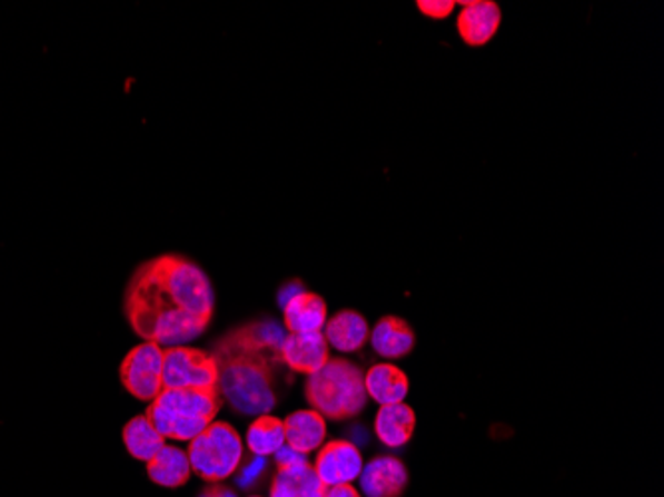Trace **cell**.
I'll return each instance as SVG.
<instances>
[{"mask_svg":"<svg viewBox=\"0 0 664 497\" xmlns=\"http://www.w3.org/2000/svg\"><path fill=\"white\" fill-rule=\"evenodd\" d=\"M214 287L204 269L181 255H159L138 267L126 291L131 329L159 347L199 337L214 317Z\"/></svg>","mask_w":664,"mask_h":497,"instance_id":"6da1fadb","label":"cell"},{"mask_svg":"<svg viewBox=\"0 0 664 497\" xmlns=\"http://www.w3.org/2000/svg\"><path fill=\"white\" fill-rule=\"evenodd\" d=\"M285 330L275 322H251L227 332L211 352L219 368V395L237 412L267 414L275 396V365L281 362L279 348Z\"/></svg>","mask_w":664,"mask_h":497,"instance_id":"7a4b0ae2","label":"cell"},{"mask_svg":"<svg viewBox=\"0 0 664 497\" xmlns=\"http://www.w3.org/2000/svg\"><path fill=\"white\" fill-rule=\"evenodd\" d=\"M221 404L217 388H163L146 418L163 438L191 441L216 420Z\"/></svg>","mask_w":664,"mask_h":497,"instance_id":"3957f363","label":"cell"},{"mask_svg":"<svg viewBox=\"0 0 664 497\" xmlns=\"http://www.w3.org/2000/svg\"><path fill=\"white\" fill-rule=\"evenodd\" d=\"M305 396L313 410L328 420H348L365 410V375L347 358H330L318 372L309 376Z\"/></svg>","mask_w":664,"mask_h":497,"instance_id":"277c9868","label":"cell"},{"mask_svg":"<svg viewBox=\"0 0 664 497\" xmlns=\"http://www.w3.org/2000/svg\"><path fill=\"white\" fill-rule=\"evenodd\" d=\"M191 471L209 484L234 476L244 458V440L231 424L211 423L189 441Z\"/></svg>","mask_w":664,"mask_h":497,"instance_id":"5b68a950","label":"cell"},{"mask_svg":"<svg viewBox=\"0 0 664 497\" xmlns=\"http://www.w3.org/2000/svg\"><path fill=\"white\" fill-rule=\"evenodd\" d=\"M123 388L141 402H153L163 390V348L143 340L131 348L120 366Z\"/></svg>","mask_w":664,"mask_h":497,"instance_id":"8992f818","label":"cell"},{"mask_svg":"<svg viewBox=\"0 0 664 497\" xmlns=\"http://www.w3.org/2000/svg\"><path fill=\"white\" fill-rule=\"evenodd\" d=\"M219 368L214 355L197 348L168 347L163 350V388H217Z\"/></svg>","mask_w":664,"mask_h":497,"instance_id":"52a82bcc","label":"cell"},{"mask_svg":"<svg viewBox=\"0 0 664 497\" xmlns=\"http://www.w3.org/2000/svg\"><path fill=\"white\" fill-rule=\"evenodd\" d=\"M363 468H365V461L360 450L348 440L328 441L318 450L317 460H315L318 479L327 488L353 484L356 478H360Z\"/></svg>","mask_w":664,"mask_h":497,"instance_id":"ba28073f","label":"cell"},{"mask_svg":"<svg viewBox=\"0 0 664 497\" xmlns=\"http://www.w3.org/2000/svg\"><path fill=\"white\" fill-rule=\"evenodd\" d=\"M279 357L283 365L289 366L293 372L315 375L330 360L327 338L323 332L287 335L283 338Z\"/></svg>","mask_w":664,"mask_h":497,"instance_id":"9c48e42d","label":"cell"},{"mask_svg":"<svg viewBox=\"0 0 664 497\" xmlns=\"http://www.w3.org/2000/svg\"><path fill=\"white\" fill-rule=\"evenodd\" d=\"M406 486V466L394 456H378L360 471V488L366 497H400Z\"/></svg>","mask_w":664,"mask_h":497,"instance_id":"30bf717a","label":"cell"},{"mask_svg":"<svg viewBox=\"0 0 664 497\" xmlns=\"http://www.w3.org/2000/svg\"><path fill=\"white\" fill-rule=\"evenodd\" d=\"M502 22V10L492 0L464 2L458 17V32L468 47H484L496 37Z\"/></svg>","mask_w":664,"mask_h":497,"instance_id":"8fae6325","label":"cell"},{"mask_svg":"<svg viewBox=\"0 0 664 497\" xmlns=\"http://www.w3.org/2000/svg\"><path fill=\"white\" fill-rule=\"evenodd\" d=\"M289 335L320 332L327 325V302L317 292L300 291L283 307Z\"/></svg>","mask_w":664,"mask_h":497,"instance_id":"7c38bea8","label":"cell"},{"mask_svg":"<svg viewBox=\"0 0 664 497\" xmlns=\"http://www.w3.org/2000/svg\"><path fill=\"white\" fill-rule=\"evenodd\" d=\"M283 424L287 448L300 456L318 450L327 436V424L317 410H297L287 416Z\"/></svg>","mask_w":664,"mask_h":497,"instance_id":"4fadbf2b","label":"cell"},{"mask_svg":"<svg viewBox=\"0 0 664 497\" xmlns=\"http://www.w3.org/2000/svg\"><path fill=\"white\" fill-rule=\"evenodd\" d=\"M325 491L327 486L305 458L283 466L272 478L271 497H325Z\"/></svg>","mask_w":664,"mask_h":497,"instance_id":"5bb4252c","label":"cell"},{"mask_svg":"<svg viewBox=\"0 0 664 497\" xmlns=\"http://www.w3.org/2000/svg\"><path fill=\"white\" fill-rule=\"evenodd\" d=\"M375 430L386 448H403L416 430V412L408 404H386L376 414Z\"/></svg>","mask_w":664,"mask_h":497,"instance_id":"9a60e30c","label":"cell"},{"mask_svg":"<svg viewBox=\"0 0 664 497\" xmlns=\"http://www.w3.org/2000/svg\"><path fill=\"white\" fill-rule=\"evenodd\" d=\"M328 347H335L340 352H356L365 347L366 340L370 338V329L365 317L356 310H340L333 319L327 320Z\"/></svg>","mask_w":664,"mask_h":497,"instance_id":"2e32d148","label":"cell"},{"mask_svg":"<svg viewBox=\"0 0 664 497\" xmlns=\"http://www.w3.org/2000/svg\"><path fill=\"white\" fill-rule=\"evenodd\" d=\"M366 395L380 406L404 402L410 390V380L398 366L375 365L365 376Z\"/></svg>","mask_w":664,"mask_h":497,"instance_id":"e0dca14e","label":"cell"},{"mask_svg":"<svg viewBox=\"0 0 664 497\" xmlns=\"http://www.w3.org/2000/svg\"><path fill=\"white\" fill-rule=\"evenodd\" d=\"M370 342L380 357L404 358L414 350L416 335L410 325L400 317H384L376 322Z\"/></svg>","mask_w":664,"mask_h":497,"instance_id":"ac0fdd59","label":"cell"},{"mask_svg":"<svg viewBox=\"0 0 664 497\" xmlns=\"http://www.w3.org/2000/svg\"><path fill=\"white\" fill-rule=\"evenodd\" d=\"M148 476L153 484L161 488H181L188 484L191 476L188 451L179 450L176 446H163L161 450L148 461Z\"/></svg>","mask_w":664,"mask_h":497,"instance_id":"d6986e66","label":"cell"},{"mask_svg":"<svg viewBox=\"0 0 664 497\" xmlns=\"http://www.w3.org/2000/svg\"><path fill=\"white\" fill-rule=\"evenodd\" d=\"M123 446L130 451L131 458L148 461L166 446V438L159 434L146 416H136L123 426Z\"/></svg>","mask_w":664,"mask_h":497,"instance_id":"ffe728a7","label":"cell"},{"mask_svg":"<svg viewBox=\"0 0 664 497\" xmlns=\"http://www.w3.org/2000/svg\"><path fill=\"white\" fill-rule=\"evenodd\" d=\"M247 446L255 456H271L285 446V424L271 414L255 418L247 430Z\"/></svg>","mask_w":664,"mask_h":497,"instance_id":"44dd1931","label":"cell"},{"mask_svg":"<svg viewBox=\"0 0 664 497\" xmlns=\"http://www.w3.org/2000/svg\"><path fill=\"white\" fill-rule=\"evenodd\" d=\"M416 7L420 9L424 17L442 20L448 19L449 14H452V10L456 7V2H454V0H418Z\"/></svg>","mask_w":664,"mask_h":497,"instance_id":"7402d4cb","label":"cell"},{"mask_svg":"<svg viewBox=\"0 0 664 497\" xmlns=\"http://www.w3.org/2000/svg\"><path fill=\"white\" fill-rule=\"evenodd\" d=\"M325 497H360V494L353 488V484H343V486L327 488Z\"/></svg>","mask_w":664,"mask_h":497,"instance_id":"603a6c76","label":"cell"},{"mask_svg":"<svg viewBox=\"0 0 664 497\" xmlns=\"http://www.w3.org/2000/svg\"><path fill=\"white\" fill-rule=\"evenodd\" d=\"M199 497H237L234 491L229 488H225L221 484H214V486H207L201 496Z\"/></svg>","mask_w":664,"mask_h":497,"instance_id":"cb8c5ba5","label":"cell"},{"mask_svg":"<svg viewBox=\"0 0 664 497\" xmlns=\"http://www.w3.org/2000/svg\"><path fill=\"white\" fill-rule=\"evenodd\" d=\"M251 497H259V496H251Z\"/></svg>","mask_w":664,"mask_h":497,"instance_id":"d4e9b609","label":"cell"}]
</instances>
